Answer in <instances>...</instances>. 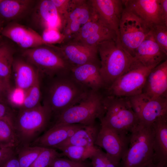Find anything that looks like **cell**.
<instances>
[{
    "mask_svg": "<svg viewBox=\"0 0 167 167\" xmlns=\"http://www.w3.org/2000/svg\"><path fill=\"white\" fill-rule=\"evenodd\" d=\"M86 126L80 124H54L42 135L35 139L33 146L55 148Z\"/></svg>",
    "mask_w": 167,
    "mask_h": 167,
    "instance_id": "obj_20",
    "label": "cell"
},
{
    "mask_svg": "<svg viewBox=\"0 0 167 167\" xmlns=\"http://www.w3.org/2000/svg\"><path fill=\"white\" fill-rule=\"evenodd\" d=\"M103 103L105 112L99 119L101 125L129 134L139 123L128 97L107 95Z\"/></svg>",
    "mask_w": 167,
    "mask_h": 167,
    "instance_id": "obj_6",
    "label": "cell"
},
{
    "mask_svg": "<svg viewBox=\"0 0 167 167\" xmlns=\"http://www.w3.org/2000/svg\"><path fill=\"white\" fill-rule=\"evenodd\" d=\"M166 165V162L153 161L148 167H165Z\"/></svg>",
    "mask_w": 167,
    "mask_h": 167,
    "instance_id": "obj_43",
    "label": "cell"
},
{
    "mask_svg": "<svg viewBox=\"0 0 167 167\" xmlns=\"http://www.w3.org/2000/svg\"><path fill=\"white\" fill-rule=\"evenodd\" d=\"M167 56L156 42L150 31L137 49L134 58L145 66H156L167 59Z\"/></svg>",
    "mask_w": 167,
    "mask_h": 167,
    "instance_id": "obj_22",
    "label": "cell"
},
{
    "mask_svg": "<svg viewBox=\"0 0 167 167\" xmlns=\"http://www.w3.org/2000/svg\"><path fill=\"white\" fill-rule=\"evenodd\" d=\"M62 155L54 148H44L39 156L29 167H49L55 158L61 157Z\"/></svg>",
    "mask_w": 167,
    "mask_h": 167,
    "instance_id": "obj_32",
    "label": "cell"
},
{
    "mask_svg": "<svg viewBox=\"0 0 167 167\" xmlns=\"http://www.w3.org/2000/svg\"><path fill=\"white\" fill-rule=\"evenodd\" d=\"M104 97L99 91L90 90L78 103L56 115L54 124H95L96 119H100L104 114Z\"/></svg>",
    "mask_w": 167,
    "mask_h": 167,
    "instance_id": "obj_5",
    "label": "cell"
},
{
    "mask_svg": "<svg viewBox=\"0 0 167 167\" xmlns=\"http://www.w3.org/2000/svg\"><path fill=\"white\" fill-rule=\"evenodd\" d=\"M17 89L27 90L35 83L40 72L36 67L26 60L14 59L12 66Z\"/></svg>",
    "mask_w": 167,
    "mask_h": 167,
    "instance_id": "obj_24",
    "label": "cell"
},
{
    "mask_svg": "<svg viewBox=\"0 0 167 167\" xmlns=\"http://www.w3.org/2000/svg\"><path fill=\"white\" fill-rule=\"evenodd\" d=\"M2 34L3 37L11 40L23 49L46 44L35 30L17 22L7 23L3 28Z\"/></svg>",
    "mask_w": 167,
    "mask_h": 167,
    "instance_id": "obj_16",
    "label": "cell"
},
{
    "mask_svg": "<svg viewBox=\"0 0 167 167\" xmlns=\"http://www.w3.org/2000/svg\"><path fill=\"white\" fill-rule=\"evenodd\" d=\"M52 114L48 107L40 104L32 109H20L14 121L19 143L28 145L46 128Z\"/></svg>",
    "mask_w": 167,
    "mask_h": 167,
    "instance_id": "obj_7",
    "label": "cell"
},
{
    "mask_svg": "<svg viewBox=\"0 0 167 167\" xmlns=\"http://www.w3.org/2000/svg\"><path fill=\"white\" fill-rule=\"evenodd\" d=\"M19 143L14 121L10 119H0V145L15 148Z\"/></svg>",
    "mask_w": 167,
    "mask_h": 167,
    "instance_id": "obj_29",
    "label": "cell"
},
{
    "mask_svg": "<svg viewBox=\"0 0 167 167\" xmlns=\"http://www.w3.org/2000/svg\"><path fill=\"white\" fill-rule=\"evenodd\" d=\"M90 158L91 167H120L106 153L99 148Z\"/></svg>",
    "mask_w": 167,
    "mask_h": 167,
    "instance_id": "obj_34",
    "label": "cell"
},
{
    "mask_svg": "<svg viewBox=\"0 0 167 167\" xmlns=\"http://www.w3.org/2000/svg\"><path fill=\"white\" fill-rule=\"evenodd\" d=\"M0 167H20L15 152L1 161Z\"/></svg>",
    "mask_w": 167,
    "mask_h": 167,
    "instance_id": "obj_38",
    "label": "cell"
},
{
    "mask_svg": "<svg viewBox=\"0 0 167 167\" xmlns=\"http://www.w3.org/2000/svg\"><path fill=\"white\" fill-rule=\"evenodd\" d=\"M29 16L31 24L36 29L42 32L46 28H54L61 31V20L52 0L36 1Z\"/></svg>",
    "mask_w": 167,
    "mask_h": 167,
    "instance_id": "obj_14",
    "label": "cell"
},
{
    "mask_svg": "<svg viewBox=\"0 0 167 167\" xmlns=\"http://www.w3.org/2000/svg\"><path fill=\"white\" fill-rule=\"evenodd\" d=\"M97 47L100 72L107 88L127 72L135 60L123 49L119 41H105Z\"/></svg>",
    "mask_w": 167,
    "mask_h": 167,
    "instance_id": "obj_2",
    "label": "cell"
},
{
    "mask_svg": "<svg viewBox=\"0 0 167 167\" xmlns=\"http://www.w3.org/2000/svg\"><path fill=\"white\" fill-rule=\"evenodd\" d=\"M36 1L2 0L0 3V17L6 23L17 22L29 16Z\"/></svg>",
    "mask_w": 167,
    "mask_h": 167,
    "instance_id": "obj_23",
    "label": "cell"
},
{
    "mask_svg": "<svg viewBox=\"0 0 167 167\" xmlns=\"http://www.w3.org/2000/svg\"><path fill=\"white\" fill-rule=\"evenodd\" d=\"M141 93L151 98L167 97V60L148 74Z\"/></svg>",
    "mask_w": 167,
    "mask_h": 167,
    "instance_id": "obj_21",
    "label": "cell"
},
{
    "mask_svg": "<svg viewBox=\"0 0 167 167\" xmlns=\"http://www.w3.org/2000/svg\"><path fill=\"white\" fill-rule=\"evenodd\" d=\"M57 10L61 23L67 12L71 0H52Z\"/></svg>",
    "mask_w": 167,
    "mask_h": 167,
    "instance_id": "obj_37",
    "label": "cell"
},
{
    "mask_svg": "<svg viewBox=\"0 0 167 167\" xmlns=\"http://www.w3.org/2000/svg\"><path fill=\"white\" fill-rule=\"evenodd\" d=\"M128 98L140 123L151 125L167 115V97L151 98L141 93Z\"/></svg>",
    "mask_w": 167,
    "mask_h": 167,
    "instance_id": "obj_11",
    "label": "cell"
},
{
    "mask_svg": "<svg viewBox=\"0 0 167 167\" xmlns=\"http://www.w3.org/2000/svg\"><path fill=\"white\" fill-rule=\"evenodd\" d=\"M49 167H91V165L85 161H76L59 156L52 161Z\"/></svg>",
    "mask_w": 167,
    "mask_h": 167,
    "instance_id": "obj_36",
    "label": "cell"
},
{
    "mask_svg": "<svg viewBox=\"0 0 167 167\" xmlns=\"http://www.w3.org/2000/svg\"><path fill=\"white\" fill-rule=\"evenodd\" d=\"M24 146L18 152V159L20 167H29L39 156L44 147Z\"/></svg>",
    "mask_w": 167,
    "mask_h": 167,
    "instance_id": "obj_31",
    "label": "cell"
},
{
    "mask_svg": "<svg viewBox=\"0 0 167 167\" xmlns=\"http://www.w3.org/2000/svg\"><path fill=\"white\" fill-rule=\"evenodd\" d=\"M15 52L13 46L7 41L3 39L0 42V78L10 88Z\"/></svg>",
    "mask_w": 167,
    "mask_h": 167,
    "instance_id": "obj_27",
    "label": "cell"
},
{
    "mask_svg": "<svg viewBox=\"0 0 167 167\" xmlns=\"http://www.w3.org/2000/svg\"><path fill=\"white\" fill-rule=\"evenodd\" d=\"M150 31L143 21L124 7L119 25V40L123 49L133 57Z\"/></svg>",
    "mask_w": 167,
    "mask_h": 167,
    "instance_id": "obj_9",
    "label": "cell"
},
{
    "mask_svg": "<svg viewBox=\"0 0 167 167\" xmlns=\"http://www.w3.org/2000/svg\"><path fill=\"white\" fill-rule=\"evenodd\" d=\"M100 62L88 63L71 68L70 74L77 82L88 89L99 91L106 87L100 72Z\"/></svg>",
    "mask_w": 167,
    "mask_h": 167,
    "instance_id": "obj_18",
    "label": "cell"
},
{
    "mask_svg": "<svg viewBox=\"0 0 167 167\" xmlns=\"http://www.w3.org/2000/svg\"><path fill=\"white\" fill-rule=\"evenodd\" d=\"M0 101H2V100L0 99Z\"/></svg>",
    "mask_w": 167,
    "mask_h": 167,
    "instance_id": "obj_46",
    "label": "cell"
},
{
    "mask_svg": "<svg viewBox=\"0 0 167 167\" xmlns=\"http://www.w3.org/2000/svg\"><path fill=\"white\" fill-rule=\"evenodd\" d=\"M59 47L64 58L72 67L88 63L100 62L97 47L71 41L63 42Z\"/></svg>",
    "mask_w": 167,
    "mask_h": 167,
    "instance_id": "obj_17",
    "label": "cell"
},
{
    "mask_svg": "<svg viewBox=\"0 0 167 167\" xmlns=\"http://www.w3.org/2000/svg\"><path fill=\"white\" fill-rule=\"evenodd\" d=\"M50 77L44 105L57 115L78 103L91 90L76 81L70 74Z\"/></svg>",
    "mask_w": 167,
    "mask_h": 167,
    "instance_id": "obj_1",
    "label": "cell"
},
{
    "mask_svg": "<svg viewBox=\"0 0 167 167\" xmlns=\"http://www.w3.org/2000/svg\"><path fill=\"white\" fill-rule=\"evenodd\" d=\"M22 55L41 73L49 77L66 75L70 73L72 67L64 58L59 46L44 44L23 49Z\"/></svg>",
    "mask_w": 167,
    "mask_h": 167,
    "instance_id": "obj_4",
    "label": "cell"
},
{
    "mask_svg": "<svg viewBox=\"0 0 167 167\" xmlns=\"http://www.w3.org/2000/svg\"><path fill=\"white\" fill-rule=\"evenodd\" d=\"M124 7L143 21L150 28L161 24L160 0H123Z\"/></svg>",
    "mask_w": 167,
    "mask_h": 167,
    "instance_id": "obj_19",
    "label": "cell"
},
{
    "mask_svg": "<svg viewBox=\"0 0 167 167\" xmlns=\"http://www.w3.org/2000/svg\"><path fill=\"white\" fill-rule=\"evenodd\" d=\"M130 133L118 131L100 125L95 145L104 149L120 167L121 160L128 147Z\"/></svg>",
    "mask_w": 167,
    "mask_h": 167,
    "instance_id": "obj_12",
    "label": "cell"
},
{
    "mask_svg": "<svg viewBox=\"0 0 167 167\" xmlns=\"http://www.w3.org/2000/svg\"><path fill=\"white\" fill-rule=\"evenodd\" d=\"M0 119L14 120L12 111L2 101H0Z\"/></svg>",
    "mask_w": 167,
    "mask_h": 167,
    "instance_id": "obj_39",
    "label": "cell"
},
{
    "mask_svg": "<svg viewBox=\"0 0 167 167\" xmlns=\"http://www.w3.org/2000/svg\"><path fill=\"white\" fill-rule=\"evenodd\" d=\"M152 124L154 130L153 161L167 163V115L159 118Z\"/></svg>",
    "mask_w": 167,
    "mask_h": 167,
    "instance_id": "obj_25",
    "label": "cell"
},
{
    "mask_svg": "<svg viewBox=\"0 0 167 167\" xmlns=\"http://www.w3.org/2000/svg\"><path fill=\"white\" fill-rule=\"evenodd\" d=\"M161 24L167 26V0H160Z\"/></svg>",
    "mask_w": 167,
    "mask_h": 167,
    "instance_id": "obj_40",
    "label": "cell"
},
{
    "mask_svg": "<svg viewBox=\"0 0 167 167\" xmlns=\"http://www.w3.org/2000/svg\"><path fill=\"white\" fill-rule=\"evenodd\" d=\"M150 31L156 42L167 55V26L156 24L150 28Z\"/></svg>",
    "mask_w": 167,
    "mask_h": 167,
    "instance_id": "obj_33",
    "label": "cell"
},
{
    "mask_svg": "<svg viewBox=\"0 0 167 167\" xmlns=\"http://www.w3.org/2000/svg\"><path fill=\"white\" fill-rule=\"evenodd\" d=\"M153 124L140 123L130 135L127 150L120 162V167H148L154 158Z\"/></svg>",
    "mask_w": 167,
    "mask_h": 167,
    "instance_id": "obj_3",
    "label": "cell"
},
{
    "mask_svg": "<svg viewBox=\"0 0 167 167\" xmlns=\"http://www.w3.org/2000/svg\"><path fill=\"white\" fill-rule=\"evenodd\" d=\"M100 128L96 123L86 126L77 131L71 137L55 148L68 145L94 147L96 146L95 143Z\"/></svg>",
    "mask_w": 167,
    "mask_h": 167,
    "instance_id": "obj_26",
    "label": "cell"
},
{
    "mask_svg": "<svg viewBox=\"0 0 167 167\" xmlns=\"http://www.w3.org/2000/svg\"><path fill=\"white\" fill-rule=\"evenodd\" d=\"M96 15L90 0H71L61 23L60 31L64 37L63 43L69 40Z\"/></svg>",
    "mask_w": 167,
    "mask_h": 167,
    "instance_id": "obj_10",
    "label": "cell"
},
{
    "mask_svg": "<svg viewBox=\"0 0 167 167\" xmlns=\"http://www.w3.org/2000/svg\"><path fill=\"white\" fill-rule=\"evenodd\" d=\"M116 32L104 24L96 15L84 25L69 40L92 47L109 40L117 41Z\"/></svg>",
    "mask_w": 167,
    "mask_h": 167,
    "instance_id": "obj_13",
    "label": "cell"
},
{
    "mask_svg": "<svg viewBox=\"0 0 167 167\" xmlns=\"http://www.w3.org/2000/svg\"><path fill=\"white\" fill-rule=\"evenodd\" d=\"M41 35L43 41L46 44H61L63 43L64 39L61 32L56 28L45 29L42 32Z\"/></svg>",
    "mask_w": 167,
    "mask_h": 167,
    "instance_id": "obj_35",
    "label": "cell"
},
{
    "mask_svg": "<svg viewBox=\"0 0 167 167\" xmlns=\"http://www.w3.org/2000/svg\"><path fill=\"white\" fill-rule=\"evenodd\" d=\"M93 10L100 20L114 30L119 40V28L124 9L123 0H90Z\"/></svg>",
    "mask_w": 167,
    "mask_h": 167,
    "instance_id": "obj_15",
    "label": "cell"
},
{
    "mask_svg": "<svg viewBox=\"0 0 167 167\" xmlns=\"http://www.w3.org/2000/svg\"><path fill=\"white\" fill-rule=\"evenodd\" d=\"M2 1V0H0V3Z\"/></svg>",
    "mask_w": 167,
    "mask_h": 167,
    "instance_id": "obj_45",
    "label": "cell"
},
{
    "mask_svg": "<svg viewBox=\"0 0 167 167\" xmlns=\"http://www.w3.org/2000/svg\"><path fill=\"white\" fill-rule=\"evenodd\" d=\"M155 66H146L136 60L129 70L107 88L108 95L129 97L141 94L146 78Z\"/></svg>",
    "mask_w": 167,
    "mask_h": 167,
    "instance_id": "obj_8",
    "label": "cell"
},
{
    "mask_svg": "<svg viewBox=\"0 0 167 167\" xmlns=\"http://www.w3.org/2000/svg\"><path fill=\"white\" fill-rule=\"evenodd\" d=\"M10 88H9L5 83L0 78V99L2 100L5 95L8 94Z\"/></svg>",
    "mask_w": 167,
    "mask_h": 167,
    "instance_id": "obj_42",
    "label": "cell"
},
{
    "mask_svg": "<svg viewBox=\"0 0 167 167\" xmlns=\"http://www.w3.org/2000/svg\"><path fill=\"white\" fill-rule=\"evenodd\" d=\"M5 22L3 19L0 17V42L3 39V36L2 34V32L5 25Z\"/></svg>",
    "mask_w": 167,
    "mask_h": 167,
    "instance_id": "obj_44",
    "label": "cell"
},
{
    "mask_svg": "<svg viewBox=\"0 0 167 167\" xmlns=\"http://www.w3.org/2000/svg\"><path fill=\"white\" fill-rule=\"evenodd\" d=\"M98 148L96 146L85 147L68 145L57 148L62 152V154L71 160L78 162L85 161L90 158Z\"/></svg>",
    "mask_w": 167,
    "mask_h": 167,
    "instance_id": "obj_28",
    "label": "cell"
},
{
    "mask_svg": "<svg viewBox=\"0 0 167 167\" xmlns=\"http://www.w3.org/2000/svg\"><path fill=\"white\" fill-rule=\"evenodd\" d=\"M15 148L0 145V161L15 152Z\"/></svg>",
    "mask_w": 167,
    "mask_h": 167,
    "instance_id": "obj_41",
    "label": "cell"
},
{
    "mask_svg": "<svg viewBox=\"0 0 167 167\" xmlns=\"http://www.w3.org/2000/svg\"><path fill=\"white\" fill-rule=\"evenodd\" d=\"M40 72L38 74L33 85L25 91L23 101L20 107V109H32L40 105L39 102L41 97L40 79Z\"/></svg>",
    "mask_w": 167,
    "mask_h": 167,
    "instance_id": "obj_30",
    "label": "cell"
}]
</instances>
